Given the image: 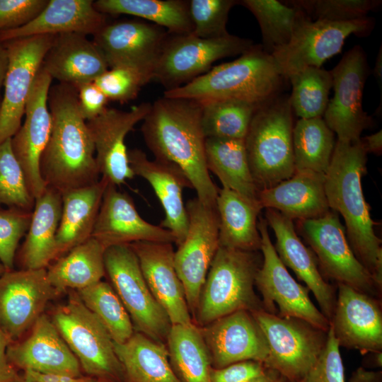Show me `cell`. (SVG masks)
Returning <instances> with one entry per match:
<instances>
[{"label":"cell","mask_w":382,"mask_h":382,"mask_svg":"<svg viewBox=\"0 0 382 382\" xmlns=\"http://www.w3.org/2000/svg\"><path fill=\"white\" fill-rule=\"evenodd\" d=\"M330 328L340 347L361 354L382 352L381 299L337 284Z\"/></svg>","instance_id":"d6986e66"},{"label":"cell","mask_w":382,"mask_h":382,"mask_svg":"<svg viewBox=\"0 0 382 382\" xmlns=\"http://www.w3.org/2000/svg\"><path fill=\"white\" fill-rule=\"evenodd\" d=\"M330 72L334 96L328 102L323 120L337 135L338 141L358 142L362 132L374 123L362 106L363 91L369 73L363 48L353 47Z\"/></svg>","instance_id":"9a60e30c"},{"label":"cell","mask_w":382,"mask_h":382,"mask_svg":"<svg viewBox=\"0 0 382 382\" xmlns=\"http://www.w3.org/2000/svg\"><path fill=\"white\" fill-rule=\"evenodd\" d=\"M6 268L4 265L0 262V277L6 271Z\"/></svg>","instance_id":"be15d7a7"},{"label":"cell","mask_w":382,"mask_h":382,"mask_svg":"<svg viewBox=\"0 0 382 382\" xmlns=\"http://www.w3.org/2000/svg\"><path fill=\"white\" fill-rule=\"evenodd\" d=\"M279 375V374L276 371L267 368V370L264 375L248 382H274Z\"/></svg>","instance_id":"94428289"},{"label":"cell","mask_w":382,"mask_h":382,"mask_svg":"<svg viewBox=\"0 0 382 382\" xmlns=\"http://www.w3.org/2000/svg\"><path fill=\"white\" fill-rule=\"evenodd\" d=\"M287 4L301 9L312 20L348 22L362 19L378 7V0H299Z\"/></svg>","instance_id":"f6af8a7d"},{"label":"cell","mask_w":382,"mask_h":382,"mask_svg":"<svg viewBox=\"0 0 382 382\" xmlns=\"http://www.w3.org/2000/svg\"><path fill=\"white\" fill-rule=\"evenodd\" d=\"M1 105V104H0Z\"/></svg>","instance_id":"03108f58"},{"label":"cell","mask_w":382,"mask_h":382,"mask_svg":"<svg viewBox=\"0 0 382 382\" xmlns=\"http://www.w3.org/2000/svg\"><path fill=\"white\" fill-rule=\"evenodd\" d=\"M166 345L171 366L182 382H212L211 359L198 326L172 325Z\"/></svg>","instance_id":"74e56055"},{"label":"cell","mask_w":382,"mask_h":382,"mask_svg":"<svg viewBox=\"0 0 382 382\" xmlns=\"http://www.w3.org/2000/svg\"><path fill=\"white\" fill-rule=\"evenodd\" d=\"M92 0H49L32 21L20 28L0 30V41L40 35L97 33L106 23V15L96 10Z\"/></svg>","instance_id":"f1b7e54d"},{"label":"cell","mask_w":382,"mask_h":382,"mask_svg":"<svg viewBox=\"0 0 382 382\" xmlns=\"http://www.w3.org/2000/svg\"><path fill=\"white\" fill-rule=\"evenodd\" d=\"M254 43L228 34L204 39L192 33L169 35L157 59L154 79L166 91L183 86L205 74L217 60L241 54Z\"/></svg>","instance_id":"8fae6325"},{"label":"cell","mask_w":382,"mask_h":382,"mask_svg":"<svg viewBox=\"0 0 382 382\" xmlns=\"http://www.w3.org/2000/svg\"><path fill=\"white\" fill-rule=\"evenodd\" d=\"M151 104L142 103L125 111L107 108L96 118L86 121L96 151L100 177L116 186L132 179L125 139L127 134L150 110Z\"/></svg>","instance_id":"44dd1931"},{"label":"cell","mask_w":382,"mask_h":382,"mask_svg":"<svg viewBox=\"0 0 382 382\" xmlns=\"http://www.w3.org/2000/svg\"><path fill=\"white\" fill-rule=\"evenodd\" d=\"M267 370L264 363L246 360L215 369L212 367V382H248L264 375Z\"/></svg>","instance_id":"816d5d0a"},{"label":"cell","mask_w":382,"mask_h":382,"mask_svg":"<svg viewBox=\"0 0 382 382\" xmlns=\"http://www.w3.org/2000/svg\"><path fill=\"white\" fill-rule=\"evenodd\" d=\"M185 207L187 232L174 253V265L193 320L202 286L219 247V216L216 207L206 205L197 197L188 200Z\"/></svg>","instance_id":"5bb4252c"},{"label":"cell","mask_w":382,"mask_h":382,"mask_svg":"<svg viewBox=\"0 0 382 382\" xmlns=\"http://www.w3.org/2000/svg\"><path fill=\"white\" fill-rule=\"evenodd\" d=\"M104 265L105 275L128 312L135 331L166 345L172 324L149 290L130 244L107 248Z\"/></svg>","instance_id":"9c48e42d"},{"label":"cell","mask_w":382,"mask_h":382,"mask_svg":"<svg viewBox=\"0 0 382 382\" xmlns=\"http://www.w3.org/2000/svg\"><path fill=\"white\" fill-rule=\"evenodd\" d=\"M291 93L289 96L293 113L300 119L322 117L332 88L330 71L308 66L290 76Z\"/></svg>","instance_id":"b9f144b4"},{"label":"cell","mask_w":382,"mask_h":382,"mask_svg":"<svg viewBox=\"0 0 382 382\" xmlns=\"http://www.w3.org/2000/svg\"><path fill=\"white\" fill-rule=\"evenodd\" d=\"M93 5L106 15L127 14L165 28L170 35L192 33L188 1L182 0H98Z\"/></svg>","instance_id":"8d00e7d4"},{"label":"cell","mask_w":382,"mask_h":382,"mask_svg":"<svg viewBox=\"0 0 382 382\" xmlns=\"http://www.w3.org/2000/svg\"><path fill=\"white\" fill-rule=\"evenodd\" d=\"M108 181L62 193V207L56 235L59 257L91 237Z\"/></svg>","instance_id":"1f68e13d"},{"label":"cell","mask_w":382,"mask_h":382,"mask_svg":"<svg viewBox=\"0 0 382 382\" xmlns=\"http://www.w3.org/2000/svg\"><path fill=\"white\" fill-rule=\"evenodd\" d=\"M265 220L274 233V247L280 260L306 284L330 320L336 303L335 289L323 278L312 252L299 238L293 220L270 208L266 209Z\"/></svg>","instance_id":"4316f807"},{"label":"cell","mask_w":382,"mask_h":382,"mask_svg":"<svg viewBox=\"0 0 382 382\" xmlns=\"http://www.w3.org/2000/svg\"><path fill=\"white\" fill-rule=\"evenodd\" d=\"M54 36L33 35L4 42L8 65L0 105V145L21 127L27 100Z\"/></svg>","instance_id":"2e32d148"},{"label":"cell","mask_w":382,"mask_h":382,"mask_svg":"<svg viewBox=\"0 0 382 382\" xmlns=\"http://www.w3.org/2000/svg\"><path fill=\"white\" fill-rule=\"evenodd\" d=\"M21 377L25 382H92L97 379L86 375L74 376L55 373H41L31 370L23 371Z\"/></svg>","instance_id":"db71d44e"},{"label":"cell","mask_w":382,"mask_h":382,"mask_svg":"<svg viewBox=\"0 0 382 382\" xmlns=\"http://www.w3.org/2000/svg\"><path fill=\"white\" fill-rule=\"evenodd\" d=\"M74 86L77 91L80 112L86 121L96 118L108 108L109 100L93 81Z\"/></svg>","instance_id":"f5cc1de1"},{"label":"cell","mask_w":382,"mask_h":382,"mask_svg":"<svg viewBox=\"0 0 382 382\" xmlns=\"http://www.w3.org/2000/svg\"><path fill=\"white\" fill-rule=\"evenodd\" d=\"M114 349L123 382H182L171 366L166 344L134 331L126 342H114Z\"/></svg>","instance_id":"836d02e7"},{"label":"cell","mask_w":382,"mask_h":382,"mask_svg":"<svg viewBox=\"0 0 382 382\" xmlns=\"http://www.w3.org/2000/svg\"><path fill=\"white\" fill-rule=\"evenodd\" d=\"M274 382H296V381H291L279 374Z\"/></svg>","instance_id":"6125c7cd"},{"label":"cell","mask_w":382,"mask_h":382,"mask_svg":"<svg viewBox=\"0 0 382 382\" xmlns=\"http://www.w3.org/2000/svg\"><path fill=\"white\" fill-rule=\"evenodd\" d=\"M299 10L290 40L271 54L286 80L306 67H320L341 52L350 35L366 37L374 28V19L368 16L348 22H332L312 20Z\"/></svg>","instance_id":"ba28073f"},{"label":"cell","mask_w":382,"mask_h":382,"mask_svg":"<svg viewBox=\"0 0 382 382\" xmlns=\"http://www.w3.org/2000/svg\"><path fill=\"white\" fill-rule=\"evenodd\" d=\"M301 382H345L340 346L330 328L323 351Z\"/></svg>","instance_id":"681fc988"},{"label":"cell","mask_w":382,"mask_h":382,"mask_svg":"<svg viewBox=\"0 0 382 382\" xmlns=\"http://www.w3.org/2000/svg\"><path fill=\"white\" fill-rule=\"evenodd\" d=\"M32 212L0 208V262L7 270H13L18 244L29 228Z\"/></svg>","instance_id":"c3c4849f"},{"label":"cell","mask_w":382,"mask_h":382,"mask_svg":"<svg viewBox=\"0 0 382 382\" xmlns=\"http://www.w3.org/2000/svg\"><path fill=\"white\" fill-rule=\"evenodd\" d=\"M91 237L106 249L139 241L175 243L172 233L144 220L126 192L108 183Z\"/></svg>","instance_id":"603a6c76"},{"label":"cell","mask_w":382,"mask_h":382,"mask_svg":"<svg viewBox=\"0 0 382 382\" xmlns=\"http://www.w3.org/2000/svg\"><path fill=\"white\" fill-rule=\"evenodd\" d=\"M262 209H273L293 219L318 218L330 209L325 192V174L295 170L289 179L259 191Z\"/></svg>","instance_id":"f546056e"},{"label":"cell","mask_w":382,"mask_h":382,"mask_svg":"<svg viewBox=\"0 0 382 382\" xmlns=\"http://www.w3.org/2000/svg\"><path fill=\"white\" fill-rule=\"evenodd\" d=\"M199 103L202 127L206 138L245 139L253 115L260 106L238 100Z\"/></svg>","instance_id":"ab89813d"},{"label":"cell","mask_w":382,"mask_h":382,"mask_svg":"<svg viewBox=\"0 0 382 382\" xmlns=\"http://www.w3.org/2000/svg\"><path fill=\"white\" fill-rule=\"evenodd\" d=\"M104 247L91 237L77 245L47 268V278L59 295L79 290L100 281L105 275Z\"/></svg>","instance_id":"e575fe53"},{"label":"cell","mask_w":382,"mask_h":382,"mask_svg":"<svg viewBox=\"0 0 382 382\" xmlns=\"http://www.w3.org/2000/svg\"><path fill=\"white\" fill-rule=\"evenodd\" d=\"M153 79L151 74L127 66L108 69L94 80L109 100L121 103L135 99L142 86Z\"/></svg>","instance_id":"7dc6e473"},{"label":"cell","mask_w":382,"mask_h":382,"mask_svg":"<svg viewBox=\"0 0 382 382\" xmlns=\"http://www.w3.org/2000/svg\"><path fill=\"white\" fill-rule=\"evenodd\" d=\"M9 341L0 329V382H18L22 377L17 370L8 361L6 349Z\"/></svg>","instance_id":"11a10c76"},{"label":"cell","mask_w":382,"mask_h":382,"mask_svg":"<svg viewBox=\"0 0 382 382\" xmlns=\"http://www.w3.org/2000/svg\"><path fill=\"white\" fill-rule=\"evenodd\" d=\"M47 103L52 117L50 139L40 158L47 187L60 193L98 182L100 173L76 88L59 83L50 87Z\"/></svg>","instance_id":"7a4b0ae2"},{"label":"cell","mask_w":382,"mask_h":382,"mask_svg":"<svg viewBox=\"0 0 382 382\" xmlns=\"http://www.w3.org/2000/svg\"><path fill=\"white\" fill-rule=\"evenodd\" d=\"M382 49L380 47L379 52L378 53L375 66L374 69V76L376 79L378 83H380V87L381 88V82H382Z\"/></svg>","instance_id":"91938a15"},{"label":"cell","mask_w":382,"mask_h":382,"mask_svg":"<svg viewBox=\"0 0 382 382\" xmlns=\"http://www.w3.org/2000/svg\"><path fill=\"white\" fill-rule=\"evenodd\" d=\"M67 292V301L56 307L50 318L83 374L105 382H123L122 366L108 331L75 290Z\"/></svg>","instance_id":"52a82bcc"},{"label":"cell","mask_w":382,"mask_h":382,"mask_svg":"<svg viewBox=\"0 0 382 382\" xmlns=\"http://www.w3.org/2000/svg\"><path fill=\"white\" fill-rule=\"evenodd\" d=\"M84 305L101 321L115 343H123L134 332L130 316L108 282L100 281L76 291Z\"/></svg>","instance_id":"60d3db41"},{"label":"cell","mask_w":382,"mask_h":382,"mask_svg":"<svg viewBox=\"0 0 382 382\" xmlns=\"http://www.w3.org/2000/svg\"><path fill=\"white\" fill-rule=\"evenodd\" d=\"M201 115L202 105L196 100L163 96L151 104L141 130L155 159L177 166L196 191V197L216 207L219 189L206 164Z\"/></svg>","instance_id":"6da1fadb"},{"label":"cell","mask_w":382,"mask_h":382,"mask_svg":"<svg viewBox=\"0 0 382 382\" xmlns=\"http://www.w3.org/2000/svg\"><path fill=\"white\" fill-rule=\"evenodd\" d=\"M292 142L295 170L325 174L336 141L323 117L299 119L293 128Z\"/></svg>","instance_id":"f35d334b"},{"label":"cell","mask_w":382,"mask_h":382,"mask_svg":"<svg viewBox=\"0 0 382 382\" xmlns=\"http://www.w3.org/2000/svg\"><path fill=\"white\" fill-rule=\"evenodd\" d=\"M251 313L267 342L265 366L301 382L323 351L328 331L299 318L282 317L263 310Z\"/></svg>","instance_id":"30bf717a"},{"label":"cell","mask_w":382,"mask_h":382,"mask_svg":"<svg viewBox=\"0 0 382 382\" xmlns=\"http://www.w3.org/2000/svg\"><path fill=\"white\" fill-rule=\"evenodd\" d=\"M298 224L303 237L317 257L322 275L337 284L381 299V290L354 255L335 212L330 210L322 216L299 220Z\"/></svg>","instance_id":"7c38bea8"},{"label":"cell","mask_w":382,"mask_h":382,"mask_svg":"<svg viewBox=\"0 0 382 382\" xmlns=\"http://www.w3.org/2000/svg\"><path fill=\"white\" fill-rule=\"evenodd\" d=\"M62 207V193L50 187L35 199L29 228L16 255L21 269H47L58 259L56 235Z\"/></svg>","instance_id":"4dcf8cb0"},{"label":"cell","mask_w":382,"mask_h":382,"mask_svg":"<svg viewBox=\"0 0 382 382\" xmlns=\"http://www.w3.org/2000/svg\"><path fill=\"white\" fill-rule=\"evenodd\" d=\"M267 226L265 219L261 217L257 228L262 263L256 274L255 286L262 296L264 311L282 317L299 318L328 331L329 320L311 300L310 290L298 283L280 260Z\"/></svg>","instance_id":"4fadbf2b"},{"label":"cell","mask_w":382,"mask_h":382,"mask_svg":"<svg viewBox=\"0 0 382 382\" xmlns=\"http://www.w3.org/2000/svg\"><path fill=\"white\" fill-rule=\"evenodd\" d=\"M262 263L259 251L219 247L202 286L193 323L203 327L240 310L264 311L254 290Z\"/></svg>","instance_id":"5b68a950"},{"label":"cell","mask_w":382,"mask_h":382,"mask_svg":"<svg viewBox=\"0 0 382 382\" xmlns=\"http://www.w3.org/2000/svg\"><path fill=\"white\" fill-rule=\"evenodd\" d=\"M169 33L163 28L139 21L106 23L93 41L108 67L127 66L153 76L157 59Z\"/></svg>","instance_id":"ffe728a7"},{"label":"cell","mask_w":382,"mask_h":382,"mask_svg":"<svg viewBox=\"0 0 382 382\" xmlns=\"http://www.w3.org/2000/svg\"><path fill=\"white\" fill-rule=\"evenodd\" d=\"M35 201L9 139L0 145V206L33 212Z\"/></svg>","instance_id":"ee69618b"},{"label":"cell","mask_w":382,"mask_h":382,"mask_svg":"<svg viewBox=\"0 0 382 382\" xmlns=\"http://www.w3.org/2000/svg\"><path fill=\"white\" fill-rule=\"evenodd\" d=\"M87 36L77 33L54 36L42 64L52 79L75 86L94 81L108 69L100 50Z\"/></svg>","instance_id":"83f0119b"},{"label":"cell","mask_w":382,"mask_h":382,"mask_svg":"<svg viewBox=\"0 0 382 382\" xmlns=\"http://www.w3.org/2000/svg\"><path fill=\"white\" fill-rule=\"evenodd\" d=\"M6 355L18 371L84 375L76 357L45 313L40 316L22 339L9 343Z\"/></svg>","instance_id":"cb8c5ba5"},{"label":"cell","mask_w":382,"mask_h":382,"mask_svg":"<svg viewBox=\"0 0 382 382\" xmlns=\"http://www.w3.org/2000/svg\"><path fill=\"white\" fill-rule=\"evenodd\" d=\"M151 294L172 325L193 323L183 284L174 265L171 243L139 241L130 244Z\"/></svg>","instance_id":"d4e9b609"},{"label":"cell","mask_w":382,"mask_h":382,"mask_svg":"<svg viewBox=\"0 0 382 382\" xmlns=\"http://www.w3.org/2000/svg\"><path fill=\"white\" fill-rule=\"evenodd\" d=\"M272 56L253 45L233 61L212 67L180 87L165 91L166 98L206 103L238 100L257 105L279 96L284 81Z\"/></svg>","instance_id":"277c9868"},{"label":"cell","mask_w":382,"mask_h":382,"mask_svg":"<svg viewBox=\"0 0 382 382\" xmlns=\"http://www.w3.org/2000/svg\"><path fill=\"white\" fill-rule=\"evenodd\" d=\"M52 81V77L41 66L25 105L24 122L11 139L12 152L35 199L47 189L40 172V158L52 130L47 103Z\"/></svg>","instance_id":"ac0fdd59"},{"label":"cell","mask_w":382,"mask_h":382,"mask_svg":"<svg viewBox=\"0 0 382 382\" xmlns=\"http://www.w3.org/2000/svg\"><path fill=\"white\" fill-rule=\"evenodd\" d=\"M366 154L360 140L356 143L337 140L325 174V192L330 209L340 213L345 220L347 238L354 255L381 290V240L375 233V222L361 187Z\"/></svg>","instance_id":"3957f363"},{"label":"cell","mask_w":382,"mask_h":382,"mask_svg":"<svg viewBox=\"0 0 382 382\" xmlns=\"http://www.w3.org/2000/svg\"><path fill=\"white\" fill-rule=\"evenodd\" d=\"M18 382H25V381L21 378V379L20 381H18ZM92 382H105V381H100V380H99V379H96V380H95V381H92Z\"/></svg>","instance_id":"e7e4bbea"},{"label":"cell","mask_w":382,"mask_h":382,"mask_svg":"<svg viewBox=\"0 0 382 382\" xmlns=\"http://www.w3.org/2000/svg\"><path fill=\"white\" fill-rule=\"evenodd\" d=\"M360 142L366 154L373 153L381 155L382 152L381 129L369 136L360 138Z\"/></svg>","instance_id":"9f6ffc18"},{"label":"cell","mask_w":382,"mask_h":382,"mask_svg":"<svg viewBox=\"0 0 382 382\" xmlns=\"http://www.w3.org/2000/svg\"><path fill=\"white\" fill-rule=\"evenodd\" d=\"M8 65V58L7 50L4 42L0 41V93L2 86L4 85Z\"/></svg>","instance_id":"680465c9"},{"label":"cell","mask_w":382,"mask_h":382,"mask_svg":"<svg viewBox=\"0 0 382 382\" xmlns=\"http://www.w3.org/2000/svg\"><path fill=\"white\" fill-rule=\"evenodd\" d=\"M349 382H382L381 371H368L359 367L352 374Z\"/></svg>","instance_id":"6f0895ef"},{"label":"cell","mask_w":382,"mask_h":382,"mask_svg":"<svg viewBox=\"0 0 382 382\" xmlns=\"http://www.w3.org/2000/svg\"><path fill=\"white\" fill-rule=\"evenodd\" d=\"M49 0H0V30L26 25L36 18Z\"/></svg>","instance_id":"f907efd6"},{"label":"cell","mask_w":382,"mask_h":382,"mask_svg":"<svg viewBox=\"0 0 382 382\" xmlns=\"http://www.w3.org/2000/svg\"><path fill=\"white\" fill-rule=\"evenodd\" d=\"M241 4L257 19L262 36V47L269 54L290 40L300 10L277 0H243Z\"/></svg>","instance_id":"7bdbcfd3"},{"label":"cell","mask_w":382,"mask_h":382,"mask_svg":"<svg viewBox=\"0 0 382 382\" xmlns=\"http://www.w3.org/2000/svg\"><path fill=\"white\" fill-rule=\"evenodd\" d=\"M199 328L213 368L246 360L265 364L269 353L267 342L250 311H235Z\"/></svg>","instance_id":"7402d4cb"},{"label":"cell","mask_w":382,"mask_h":382,"mask_svg":"<svg viewBox=\"0 0 382 382\" xmlns=\"http://www.w3.org/2000/svg\"><path fill=\"white\" fill-rule=\"evenodd\" d=\"M205 156L209 172L219 178L222 187L259 204L260 190L250 172L245 139L206 138Z\"/></svg>","instance_id":"d590c367"},{"label":"cell","mask_w":382,"mask_h":382,"mask_svg":"<svg viewBox=\"0 0 382 382\" xmlns=\"http://www.w3.org/2000/svg\"><path fill=\"white\" fill-rule=\"evenodd\" d=\"M59 296L46 268L6 270L0 277V329L9 342L22 339Z\"/></svg>","instance_id":"e0dca14e"},{"label":"cell","mask_w":382,"mask_h":382,"mask_svg":"<svg viewBox=\"0 0 382 382\" xmlns=\"http://www.w3.org/2000/svg\"><path fill=\"white\" fill-rule=\"evenodd\" d=\"M216 208L219 216V247L245 251L260 250L257 217L262 208L259 204L222 187L218 190Z\"/></svg>","instance_id":"d6a6232c"},{"label":"cell","mask_w":382,"mask_h":382,"mask_svg":"<svg viewBox=\"0 0 382 382\" xmlns=\"http://www.w3.org/2000/svg\"><path fill=\"white\" fill-rule=\"evenodd\" d=\"M238 3L234 0H191L189 11L193 25L192 34L197 37L212 39L228 35V16Z\"/></svg>","instance_id":"bcb514c9"},{"label":"cell","mask_w":382,"mask_h":382,"mask_svg":"<svg viewBox=\"0 0 382 382\" xmlns=\"http://www.w3.org/2000/svg\"><path fill=\"white\" fill-rule=\"evenodd\" d=\"M293 114L289 96L279 95L260 105L253 115L245 145L259 190L272 187L294 174Z\"/></svg>","instance_id":"8992f818"},{"label":"cell","mask_w":382,"mask_h":382,"mask_svg":"<svg viewBox=\"0 0 382 382\" xmlns=\"http://www.w3.org/2000/svg\"><path fill=\"white\" fill-rule=\"evenodd\" d=\"M128 158L134 174L150 184L163 208L165 218L159 226L170 231L175 243L179 245L184 241L188 228L183 191L186 187L192 188L190 181L175 164L150 160L141 149L128 150Z\"/></svg>","instance_id":"484cf974"}]
</instances>
